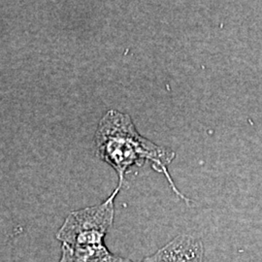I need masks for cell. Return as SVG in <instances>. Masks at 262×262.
I'll list each match as a JSON object with an SVG mask.
<instances>
[{
    "instance_id": "2",
    "label": "cell",
    "mask_w": 262,
    "mask_h": 262,
    "mask_svg": "<svg viewBox=\"0 0 262 262\" xmlns=\"http://www.w3.org/2000/svg\"><path fill=\"white\" fill-rule=\"evenodd\" d=\"M121 187L119 185L103 203L67 215L56 234L61 242L59 262H133L113 254L104 244L114 222V201Z\"/></svg>"
},
{
    "instance_id": "1",
    "label": "cell",
    "mask_w": 262,
    "mask_h": 262,
    "mask_svg": "<svg viewBox=\"0 0 262 262\" xmlns=\"http://www.w3.org/2000/svg\"><path fill=\"white\" fill-rule=\"evenodd\" d=\"M94 143L96 156L118 173L120 186L133 166L141 167L150 161L152 168L164 174L174 193L187 203L190 202L179 190L169 173L168 166L176 157L175 152L141 136L129 115L117 110L106 113L98 123Z\"/></svg>"
},
{
    "instance_id": "3",
    "label": "cell",
    "mask_w": 262,
    "mask_h": 262,
    "mask_svg": "<svg viewBox=\"0 0 262 262\" xmlns=\"http://www.w3.org/2000/svg\"><path fill=\"white\" fill-rule=\"evenodd\" d=\"M204 246L200 238L180 235L142 262H203Z\"/></svg>"
}]
</instances>
